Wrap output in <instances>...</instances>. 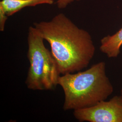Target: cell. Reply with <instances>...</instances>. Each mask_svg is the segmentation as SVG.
Listing matches in <instances>:
<instances>
[{
    "label": "cell",
    "mask_w": 122,
    "mask_h": 122,
    "mask_svg": "<svg viewBox=\"0 0 122 122\" xmlns=\"http://www.w3.org/2000/svg\"><path fill=\"white\" fill-rule=\"evenodd\" d=\"M34 26L49 44L61 75L83 70L94 56L96 48L90 33L64 14L59 13L49 21L34 23Z\"/></svg>",
    "instance_id": "6da1fadb"
},
{
    "label": "cell",
    "mask_w": 122,
    "mask_h": 122,
    "mask_svg": "<svg viewBox=\"0 0 122 122\" xmlns=\"http://www.w3.org/2000/svg\"><path fill=\"white\" fill-rule=\"evenodd\" d=\"M55 0H1L0 6L8 16L13 15L27 7L42 4H53Z\"/></svg>",
    "instance_id": "5b68a950"
},
{
    "label": "cell",
    "mask_w": 122,
    "mask_h": 122,
    "mask_svg": "<svg viewBox=\"0 0 122 122\" xmlns=\"http://www.w3.org/2000/svg\"><path fill=\"white\" fill-rule=\"evenodd\" d=\"M8 16L5 13L4 10L0 6V31H4L5 23L8 18Z\"/></svg>",
    "instance_id": "52a82bcc"
},
{
    "label": "cell",
    "mask_w": 122,
    "mask_h": 122,
    "mask_svg": "<svg viewBox=\"0 0 122 122\" xmlns=\"http://www.w3.org/2000/svg\"><path fill=\"white\" fill-rule=\"evenodd\" d=\"M120 93H121V94L122 95V88L121 89V90H120Z\"/></svg>",
    "instance_id": "9c48e42d"
},
{
    "label": "cell",
    "mask_w": 122,
    "mask_h": 122,
    "mask_svg": "<svg viewBox=\"0 0 122 122\" xmlns=\"http://www.w3.org/2000/svg\"><path fill=\"white\" fill-rule=\"evenodd\" d=\"M73 115L81 122H122V95L90 107L73 110Z\"/></svg>",
    "instance_id": "277c9868"
},
{
    "label": "cell",
    "mask_w": 122,
    "mask_h": 122,
    "mask_svg": "<svg viewBox=\"0 0 122 122\" xmlns=\"http://www.w3.org/2000/svg\"><path fill=\"white\" fill-rule=\"evenodd\" d=\"M122 46V27L113 35H108L100 40V50L109 58L117 57Z\"/></svg>",
    "instance_id": "8992f818"
},
{
    "label": "cell",
    "mask_w": 122,
    "mask_h": 122,
    "mask_svg": "<svg viewBox=\"0 0 122 122\" xmlns=\"http://www.w3.org/2000/svg\"><path fill=\"white\" fill-rule=\"evenodd\" d=\"M81 0H56V4L59 9H63L66 8L69 5L73 2L80 1Z\"/></svg>",
    "instance_id": "ba28073f"
},
{
    "label": "cell",
    "mask_w": 122,
    "mask_h": 122,
    "mask_svg": "<svg viewBox=\"0 0 122 122\" xmlns=\"http://www.w3.org/2000/svg\"><path fill=\"white\" fill-rule=\"evenodd\" d=\"M44 41L34 26L29 27L27 57L30 66L25 84L31 90H52L58 85L61 73L56 61L51 52L45 47Z\"/></svg>",
    "instance_id": "3957f363"
},
{
    "label": "cell",
    "mask_w": 122,
    "mask_h": 122,
    "mask_svg": "<svg viewBox=\"0 0 122 122\" xmlns=\"http://www.w3.org/2000/svg\"><path fill=\"white\" fill-rule=\"evenodd\" d=\"M58 85L64 93L65 111L92 107L106 100L113 92V86L106 74L104 61L84 71L62 75Z\"/></svg>",
    "instance_id": "7a4b0ae2"
}]
</instances>
